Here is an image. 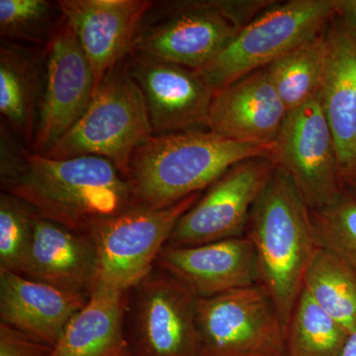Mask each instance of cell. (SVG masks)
I'll return each mask as SVG.
<instances>
[{
	"label": "cell",
	"instance_id": "obj_19",
	"mask_svg": "<svg viewBox=\"0 0 356 356\" xmlns=\"http://www.w3.org/2000/svg\"><path fill=\"white\" fill-rule=\"evenodd\" d=\"M97 257L88 234L76 233L37 215L29 257L21 275L90 295L95 286Z\"/></svg>",
	"mask_w": 356,
	"mask_h": 356
},
{
	"label": "cell",
	"instance_id": "obj_9",
	"mask_svg": "<svg viewBox=\"0 0 356 356\" xmlns=\"http://www.w3.org/2000/svg\"><path fill=\"white\" fill-rule=\"evenodd\" d=\"M196 298L154 266L129 290L126 337L132 356H199Z\"/></svg>",
	"mask_w": 356,
	"mask_h": 356
},
{
	"label": "cell",
	"instance_id": "obj_26",
	"mask_svg": "<svg viewBox=\"0 0 356 356\" xmlns=\"http://www.w3.org/2000/svg\"><path fill=\"white\" fill-rule=\"evenodd\" d=\"M318 247L356 274V200L344 189L329 205L311 210Z\"/></svg>",
	"mask_w": 356,
	"mask_h": 356
},
{
	"label": "cell",
	"instance_id": "obj_11",
	"mask_svg": "<svg viewBox=\"0 0 356 356\" xmlns=\"http://www.w3.org/2000/svg\"><path fill=\"white\" fill-rule=\"evenodd\" d=\"M273 159L241 161L180 218L166 245L194 247L245 236L250 212L275 170Z\"/></svg>",
	"mask_w": 356,
	"mask_h": 356
},
{
	"label": "cell",
	"instance_id": "obj_1",
	"mask_svg": "<svg viewBox=\"0 0 356 356\" xmlns=\"http://www.w3.org/2000/svg\"><path fill=\"white\" fill-rule=\"evenodd\" d=\"M274 144L238 142L209 130L153 135L136 149L127 180L135 206L170 207L206 191L232 166L250 159L274 161Z\"/></svg>",
	"mask_w": 356,
	"mask_h": 356
},
{
	"label": "cell",
	"instance_id": "obj_8",
	"mask_svg": "<svg viewBox=\"0 0 356 356\" xmlns=\"http://www.w3.org/2000/svg\"><path fill=\"white\" fill-rule=\"evenodd\" d=\"M199 356H286L285 327L259 285L196 298Z\"/></svg>",
	"mask_w": 356,
	"mask_h": 356
},
{
	"label": "cell",
	"instance_id": "obj_17",
	"mask_svg": "<svg viewBox=\"0 0 356 356\" xmlns=\"http://www.w3.org/2000/svg\"><path fill=\"white\" fill-rule=\"evenodd\" d=\"M287 113L262 69L214 93L208 130L238 142L274 144Z\"/></svg>",
	"mask_w": 356,
	"mask_h": 356
},
{
	"label": "cell",
	"instance_id": "obj_2",
	"mask_svg": "<svg viewBox=\"0 0 356 356\" xmlns=\"http://www.w3.org/2000/svg\"><path fill=\"white\" fill-rule=\"evenodd\" d=\"M2 192L29 204L39 217L81 234L136 207L127 178L100 156L53 159L30 151Z\"/></svg>",
	"mask_w": 356,
	"mask_h": 356
},
{
	"label": "cell",
	"instance_id": "obj_6",
	"mask_svg": "<svg viewBox=\"0 0 356 356\" xmlns=\"http://www.w3.org/2000/svg\"><path fill=\"white\" fill-rule=\"evenodd\" d=\"M334 15V0L275 1L245 26L216 58L196 72L216 92L315 39Z\"/></svg>",
	"mask_w": 356,
	"mask_h": 356
},
{
	"label": "cell",
	"instance_id": "obj_15",
	"mask_svg": "<svg viewBox=\"0 0 356 356\" xmlns=\"http://www.w3.org/2000/svg\"><path fill=\"white\" fill-rule=\"evenodd\" d=\"M156 266L179 281L195 298L257 284V257L245 236L194 247L165 245Z\"/></svg>",
	"mask_w": 356,
	"mask_h": 356
},
{
	"label": "cell",
	"instance_id": "obj_16",
	"mask_svg": "<svg viewBox=\"0 0 356 356\" xmlns=\"http://www.w3.org/2000/svg\"><path fill=\"white\" fill-rule=\"evenodd\" d=\"M336 146L346 188L356 178V41L334 15L325 30V60L318 93Z\"/></svg>",
	"mask_w": 356,
	"mask_h": 356
},
{
	"label": "cell",
	"instance_id": "obj_29",
	"mask_svg": "<svg viewBox=\"0 0 356 356\" xmlns=\"http://www.w3.org/2000/svg\"><path fill=\"white\" fill-rule=\"evenodd\" d=\"M334 15L356 41V0H334Z\"/></svg>",
	"mask_w": 356,
	"mask_h": 356
},
{
	"label": "cell",
	"instance_id": "obj_7",
	"mask_svg": "<svg viewBox=\"0 0 356 356\" xmlns=\"http://www.w3.org/2000/svg\"><path fill=\"white\" fill-rule=\"evenodd\" d=\"M202 192L163 208L136 207L96 222L88 233L95 245V286L129 291L151 273L180 218Z\"/></svg>",
	"mask_w": 356,
	"mask_h": 356
},
{
	"label": "cell",
	"instance_id": "obj_31",
	"mask_svg": "<svg viewBox=\"0 0 356 356\" xmlns=\"http://www.w3.org/2000/svg\"><path fill=\"white\" fill-rule=\"evenodd\" d=\"M346 191L348 192V193L350 194L351 196H353V198L356 200V178L355 180H353V182H350V184L348 185V186L346 187Z\"/></svg>",
	"mask_w": 356,
	"mask_h": 356
},
{
	"label": "cell",
	"instance_id": "obj_25",
	"mask_svg": "<svg viewBox=\"0 0 356 356\" xmlns=\"http://www.w3.org/2000/svg\"><path fill=\"white\" fill-rule=\"evenodd\" d=\"M64 15L58 2L47 0H0L2 41L43 44L53 38Z\"/></svg>",
	"mask_w": 356,
	"mask_h": 356
},
{
	"label": "cell",
	"instance_id": "obj_10",
	"mask_svg": "<svg viewBox=\"0 0 356 356\" xmlns=\"http://www.w3.org/2000/svg\"><path fill=\"white\" fill-rule=\"evenodd\" d=\"M274 163L311 210L329 205L344 191L334 137L318 95L288 112L275 140Z\"/></svg>",
	"mask_w": 356,
	"mask_h": 356
},
{
	"label": "cell",
	"instance_id": "obj_12",
	"mask_svg": "<svg viewBox=\"0 0 356 356\" xmlns=\"http://www.w3.org/2000/svg\"><path fill=\"white\" fill-rule=\"evenodd\" d=\"M44 54V93L31 147L38 154L46 153L76 125L96 89L91 65L65 17Z\"/></svg>",
	"mask_w": 356,
	"mask_h": 356
},
{
	"label": "cell",
	"instance_id": "obj_23",
	"mask_svg": "<svg viewBox=\"0 0 356 356\" xmlns=\"http://www.w3.org/2000/svg\"><path fill=\"white\" fill-rule=\"evenodd\" d=\"M304 290L348 334L356 332V274L337 257L318 248Z\"/></svg>",
	"mask_w": 356,
	"mask_h": 356
},
{
	"label": "cell",
	"instance_id": "obj_13",
	"mask_svg": "<svg viewBox=\"0 0 356 356\" xmlns=\"http://www.w3.org/2000/svg\"><path fill=\"white\" fill-rule=\"evenodd\" d=\"M126 60L144 95L154 135L208 130L215 91L195 70L136 50Z\"/></svg>",
	"mask_w": 356,
	"mask_h": 356
},
{
	"label": "cell",
	"instance_id": "obj_27",
	"mask_svg": "<svg viewBox=\"0 0 356 356\" xmlns=\"http://www.w3.org/2000/svg\"><path fill=\"white\" fill-rule=\"evenodd\" d=\"M37 214L13 194H0V270L22 274L31 248Z\"/></svg>",
	"mask_w": 356,
	"mask_h": 356
},
{
	"label": "cell",
	"instance_id": "obj_30",
	"mask_svg": "<svg viewBox=\"0 0 356 356\" xmlns=\"http://www.w3.org/2000/svg\"><path fill=\"white\" fill-rule=\"evenodd\" d=\"M341 356H356V332L348 337Z\"/></svg>",
	"mask_w": 356,
	"mask_h": 356
},
{
	"label": "cell",
	"instance_id": "obj_5",
	"mask_svg": "<svg viewBox=\"0 0 356 356\" xmlns=\"http://www.w3.org/2000/svg\"><path fill=\"white\" fill-rule=\"evenodd\" d=\"M153 135L144 95L125 58L102 79L76 125L43 156L53 159L100 156L127 178L134 153Z\"/></svg>",
	"mask_w": 356,
	"mask_h": 356
},
{
	"label": "cell",
	"instance_id": "obj_28",
	"mask_svg": "<svg viewBox=\"0 0 356 356\" xmlns=\"http://www.w3.org/2000/svg\"><path fill=\"white\" fill-rule=\"evenodd\" d=\"M53 346L0 323V356H48Z\"/></svg>",
	"mask_w": 356,
	"mask_h": 356
},
{
	"label": "cell",
	"instance_id": "obj_22",
	"mask_svg": "<svg viewBox=\"0 0 356 356\" xmlns=\"http://www.w3.org/2000/svg\"><path fill=\"white\" fill-rule=\"evenodd\" d=\"M325 60V31L267 65V74L288 112L318 95Z\"/></svg>",
	"mask_w": 356,
	"mask_h": 356
},
{
	"label": "cell",
	"instance_id": "obj_14",
	"mask_svg": "<svg viewBox=\"0 0 356 356\" xmlns=\"http://www.w3.org/2000/svg\"><path fill=\"white\" fill-rule=\"evenodd\" d=\"M95 74L97 88L109 70L127 58L151 0H60ZM96 90V89H95Z\"/></svg>",
	"mask_w": 356,
	"mask_h": 356
},
{
	"label": "cell",
	"instance_id": "obj_3",
	"mask_svg": "<svg viewBox=\"0 0 356 356\" xmlns=\"http://www.w3.org/2000/svg\"><path fill=\"white\" fill-rule=\"evenodd\" d=\"M245 236L254 245L257 285L286 327L318 247L311 209L280 168H275L255 201Z\"/></svg>",
	"mask_w": 356,
	"mask_h": 356
},
{
	"label": "cell",
	"instance_id": "obj_4",
	"mask_svg": "<svg viewBox=\"0 0 356 356\" xmlns=\"http://www.w3.org/2000/svg\"><path fill=\"white\" fill-rule=\"evenodd\" d=\"M276 0H179L154 2L143 18L134 50L201 70L245 26Z\"/></svg>",
	"mask_w": 356,
	"mask_h": 356
},
{
	"label": "cell",
	"instance_id": "obj_21",
	"mask_svg": "<svg viewBox=\"0 0 356 356\" xmlns=\"http://www.w3.org/2000/svg\"><path fill=\"white\" fill-rule=\"evenodd\" d=\"M44 54L26 44H0V113L31 149L44 93Z\"/></svg>",
	"mask_w": 356,
	"mask_h": 356
},
{
	"label": "cell",
	"instance_id": "obj_24",
	"mask_svg": "<svg viewBox=\"0 0 356 356\" xmlns=\"http://www.w3.org/2000/svg\"><path fill=\"white\" fill-rule=\"evenodd\" d=\"M350 334L303 289L285 327L286 356H341Z\"/></svg>",
	"mask_w": 356,
	"mask_h": 356
},
{
	"label": "cell",
	"instance_id": "obj_18",
	"mask_svg": "<svg viewBox=\"0 0 356 356\" xmlns=\"http://www.w3.org/2000/svg\"><path fill=\"white\" fill-rule=\"evenodd\" d=\"M89 296L67 291L21 274L0 270V320L55 346Z\"/></svg>",
	"mask_w": 356,
	"mask_h": 356
},
{
	"label": "cell",
	"instance_id": "obj_20",
	"mask_svg": "<svg viewBox=\"0 0 356 356\" xmlns=\"http://www.w3.org/2000/svg\"><path fill=\"white\" fill-rule=\"evenodd\" d=\"M129 291L97 285L48 356H132L126 337Z\"/></svg>",
	"mask_w": 356,
	"mask_h": 356
}]
</instances>
